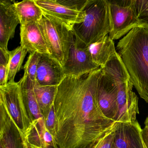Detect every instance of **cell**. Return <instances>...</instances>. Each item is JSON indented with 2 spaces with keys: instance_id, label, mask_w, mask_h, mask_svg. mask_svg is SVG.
Returning a JSON list of instances; mask_svg holds the SVG:
<instances>
[{
  "instance_id": "obj_1",
  "label": "cell",
  "mask_w": 148,
  "mask_h": 148,
  "mask_svg": "<svg viewBox=\"0 0 148 148\" xmlns=\"http://www.w3.org/2000/svg\"><path fill=\"white\" fill-rule=\"evenodd\" d=\"M101 68L79 77L66 76L53 101L55 148H90L116 122L106 117L97 100Z\"/></svg>"
},
{
  "instance_id": "obj_2",
  "label": "cell",
  "mask_w": 148,
  "mask_h": 148,
  "mask_svg": "<svg viewBox=\"0 0 148 148\" xmlns=\"http://www.w3.org/2000/svg\"><path fill=\"white\" fill-rule=\"evenodd\" d=\"M116 49L133 86L148 103V29H132L119 40Z\"/></svg>"
},
{
  "instance_id": "obj_3",
  "label": "cell",
  "mask_w": 148,
  "mask_h": 148,
  "mask_svg": "<svg viewBox=\"0 0 148 148\" xmlns=\"http://www.w3.org/2000/svg\"><path fill=\"white\" fill-rule=\"evenodd\" d=\"M116 86L117 110L115 121L129 123L136 120L139 114L138 98L132 90L130 75L117 52L101 68Z\"/></svg>"
},
{
  "instance_id": "obj_4",
  "label": "cell",
  "mask_w": 148,
  "mask_h": 148,
  "mask_svg": "<svg viewBox=\"0 0 148 148\" xmlns=\"http://www.w3.org/2000/svg\"><path fill=\"white\" fill-rule=\"evenodd\" d=\"M85 17L82 23L76 24L72 31L86 45L97 43L112 30L108 0H88L84 9Z\"/></svg>"
},
{
  "instance_id": "obj_5",
  "label": "cell",
  "mask_w": 148,
  "mask_h": 148,
  "mask_svg": "<svg viewBox=\"0 0 148 148\" xmlns=\"http://www.w3.org/2000/svg\"><path fill=\"white\" fill-rule=\"evenodd\" d=\"M38 23L51 56L64 66L70 51L71 30L58 19L45 13Z\"/></svg>"
},
{
  "instance_id": "obj_6",
  "label": "cell",
  "mask_w": 148,
  "mask_h": 148,
  "mask_svg": "<svg viewBox=\"0 0 148 148\" xmlns=\"http://www.w3.org/2000/svg\"><path fill=\"white\" fill-rule=\"evenodd\" d=\"M112 30L109 36L112 40L124 37L132 30L142 27L137 18L134 0H108Z\"/></svg>"
},
{
  "instance_id": "obj_7",
  "label": "cell",
  "mask_w": 148,
  "mask_h": 148,
  "mask_svg": "<svg viewBox=\"0 0 148 148\" xmlns=\"http://www.w3.org/2000/svg\"><path fill=\"white\" fill-rule=\"evenodd\" d=\"M0 102L6 107L14 123L25 135L32 121L26 107L18 82H8L0 86Z\"/></svg>"
},
{
  "instance_id": "obj_8",
  "label": "cell",
  "mask_w": 148,
  "mask_h": 148,
  "mask_svg": "<svg viewBox=\"0 0 148 148\" xmlns=\"http://www.w3.org/2000/svg\"><path fill=\"white\" fill-rule=\"evenodd\" d=\"M66 76L79 77L100 67L92 60L89 46L81 41L72 30L68 59L63 66Z\"/></svg>"
},
{
  "instance_id": "obj_9",
  "label": "cell",
  "mask_w": 148,
  "mask_h": 148,
  "mask_svg": "<svg viewBox=\"0 0 148 148\" xmlns=\"http://www.w3.org/2000/svg\"><path fill=\"white\" fill-rule=\"evenodd\" d=\"M0 148H30L4 104L0 102Z\"/></svg>"
},
{
  "instance_id": "obj_10",
  "label": "cell",
  "mask_w": 148,
  "mask_h": 148,
  "mask_svg": "<svg viewBox=\"0 0 148 148\" xmlns=\"http://www.w3.org/2000/svg\"><path fill=\"white\" fill-rule=\"evenodd\" d=\"M36 4L44 13L58 19L71 30L76 24L82 23L85 12L72 9L58 0H35Z\"/></svg>"
},
{
  "instance_id": "obj_11",
  "label": "cell",
  "mask_w": 148,
  "mask_h": 148,
  "mask_svg": "<svg viewBox=\"0 0 148 148\" xmlns=\"http://www.w3.org/2000/svg\"><path fill=\"white\" fill-rule=\"evenodd\" d=\"M65 77L63 66L59 61L50 54H39L35 84L58 86Z\"/></svg>"
},
{
  "instance_id": "obj_12",
  "label": "cell",
  "mask_w": 148,
  "mask_h": 148,
  "mask_svg": "<svg viewBox=\"0 0 148 148\" xmlns=\"http://www.w3.org/2000/svg\"><path fill=\"white\" fill-rule=\"evenodd\" d=\"M117 94L115 82L102 71L98 82L97 100L105 116L114 121L117 110Z\"/></svg>"
},
{
  "instance_id": "obj_13",
  "label": "cell",
  "mask_w": 148,
  "mask_h": 148,
  "mask_svg": "<svg viewBox=\"0 0 148 148\" xmlns=\"http://www.w3.org/2000/svg\"><path fill=\"white\" fill-rule=\"evenodd\" d=\"M20 24L14 1H0V49L8 51L9 40L14 37L17 25Z\"/></svg>"
},
{
  "instance_id": "obj_14",
  "label": "cell",
  "mask_w": 148,
  "mask_h": 148,
  "mask_svg": "<svg viewBox=\"0 0 148 148\" xmlns=\"http://www.w3.org/2000/svg\"><path fill=\"white\" fill-rule=\"evenodd\" d=\"M142 129L137 120L117 122L113 148H145Z\"/></svg>"
},
{
  "instance_id": "obj_15",
  "label": "cell",
  "mask_w": 148,
  "mask_h": 148,
  "mask_svg": "<svg viewBox=\"0 0 148 148\" xmlns=\"http://www.w3.org/2000/svg\"><path fill=\"white\" fill-rule=\"evenodd\" d=\"M21 46L30 53L50 54L46 42L38 22L27 23L21 25Z\"/></svg>"
},
{
  "instance_id": "obj_16",
  "label": "cell",
  "mask_w": 148,
  "mask_h": 148,
  "mask_svg": "<svg viewBox=\"0 0 148 148\" xmlns=\"http://www.w3.org/2000/svg\"><path fill=\"white\" fill-rule=\"evenodd\" d=\"M30 148H47L54 147V138L46 127L43 118L34 120L25 134Z\"/></svg>"
},
{
  "instance_id": "obj_17",
  "label": "cell",
  "mask_w": 148,
  "mask_h": 148,
  "mask_svg": "<svg viewBox=\"0 0 148 148\" xmlns=\"http://www.w3.org/2000/svg\"><path fill=\"white\" fill-rule=\"evenodd\" d=\"M93 62L100 68L103 67L117 52L113 40L109 35L89 46Z\"/></svg>"
},
{
  "instance_id": "obj_18",
  "label": "cell",
  "mask_w": 148,
  "mask_h": 148,
  "mask_svg": "<svg viewBox=\"0 0 148 148\" xmlns=\"http://www.w3.org/2000/svg\"><path fill=\"white\" fill-rule=\"evenodd\" d=\"M18 82L21 87L26 107L32 121L33 122L34 120L41 118H44L34 91L35 83L25 75Z\"/></svg>"
},
{
  "instance_id": "obj_19",
  "label": "cell",
  "mask_w": 148,
  "mask_h": 148,
  "mask_svg": "<svg viewBox=\"0 0 148 148\" xmlns=\"http://www.w3.org/2000/svg\"><path fill=\"white\" fill-rule=\"evenodd\" d=\"M14 4L21 25L30 22H38L44 15V12L36 4L35 0L14 1Z\"/></svg>"
},
{
  "instance_id": "obj_20",
  "label": "cell",
  "mask_w": 148,
  "mask_h": 148,
  "mask_svg": "<svg viewBox=\"0 0 148 148\" xmlns=\"http://www.w3.org/2000/svg\"><path fill=\"white\" fill-rule=\"evenodd\" d=\"M58 87L57 86H40L35 84L34 92L44 119L47 116L53 103Z\"/></svg>"
},
{
  "instance_id": "obj_21",
  "label": "cell",
  "mask_w": 148,
  "mask_h": 148,
  "mask_svg": "<svg viewBox=\"0 0 148 148\" xmlns=\"http://www.w3.org/2000/svg\"><path fill=\"white\" fill-rule=\"evenodd\" d=\"M27 52V50L21 46L9 52L7 83L14 82L15 76L22 68L23 61Z\"/></svg>"
},
{
  "instance_id": "obj_22",
  "label": "cell",
  "mask_w": 148,
  "mask_h": 148,
  "mask_svg": "<svg viewBox=\"0 0 148 148\" xmlns=\"http://www.w3.org/2000/svg\"><path fill=\"white\" fill-rule=\"evenodd\" d=\"M39 53H30L28 59L24 66V75L29 78L33 82H36V74Z\"/></svg>"
},
{
  "instance_id": "obj_23",
  "label": "cell",
  "mask_w": 148,
  "mask_h": 148,
  "mask_svg": "<svg viewBox=\"0 0 148 148\" xmlns=\"http://www.w3.org/2000/svg\"><path fill=\"white\" fill-rule=\"evenodd\" d=\"M134 6L142 27L148 30V0H134Z\"/></svg>"
},
{
  "instance_id": "obj_24",
  "label": "cell",
  "mask_w": 148,
  "mask_h": 148,
  "mask_svg": "<svg viewBox=\"0 0 148 148\" xmlns=\"http://www.w3.org/2000/svg\"><path fill=\"white\" fill-rule=\"evenodd\" d=\"M116 124V123L112 129L99 138L90 148H113Z\"/></svg>"
},
{
  "instance_id": "obj_25",
  "label": "cell",
  "mask_w": 148,
  "mask_h": 148,
  "mask_svg": "<svg viewBox=\"0 0 148 148\" xmlns=\"http://www.w3.org/2000/svg\"><path fill=\"white\" fill-rule=\"evenodd\" d=\"M10 51L0 49V86L7 84L8 64L10 59Z\"/></svg>"
},
{
  "instance_id": "obj_26",
  "label": "cell",
  "mask_w": 148,
  "mask_h": 148,
  "mask_svg": "<svg viewBox=\"0 0 148 148\" xmlns=\"http://www.w3.org/2000/svg\"><path fill=\"white\" fill-rule=\"evenodd\" d=\"M45 122L47 129L53 136L54 140L56 136V116L53 103L51 106L47 116L45 119Z\"/></svg>"
},
{
  "instance_id": "obj_27",
  "label": "cell",
  "mask_w": 148,
  "mask_h": 148,
  "mask_svg": "<svg viewBox=\"0 0 148 148\" xmlns=\"http://www.w3.org/2000/svg\"><path fill=\"white\" fill-rule=\"evenodd\" d=\"M142 135L145 145L148 148V129L146 127L142 129Z\"/></svg>"
},
{
  "instance_id": "obj_28",
  "label": "cell",
  "mask_w": 148,
  "mask_h": 148,
  "mask_svg": "<svg viewBox=\"0 0 148 148\" xmlns=\"http://www.w3.org/2000/svg\"><path fill=\"white\" fill-rule=\"evenodd\" d=\"M144 124L145 125V127L148 129V116L146 117V119H145V121Z\"/></svg>"
},
{
  "instance_id": "obj_29",
  "label": "cell",
  "mask_w": 148,
  "mask_h": 148,
  "mask_svg": "<svg viewBox=\"0 0 148 148\" xmlns=\"http://www.w3.org/2000/svg\"><path fill=\"white\" fill-rule=\"evenodd\" d=\"M47 148H55V147L53 145H50V146H48Z\"/></svg>"
},
{
  "instance_id": "obj_30",
  "label": "cell",
  "mask_w": 148,
  "mask_h": 148,
  "mask_svg": "<svg viewBox=\"0 0 148 148\" xmlns=\"http://www.w3.org/2000/svg\"><path fill=\"white\" fill-rule=\"evenodd\" d=\"M145 148H146V146H145Z\"/></svg>"
}]
</instances>
